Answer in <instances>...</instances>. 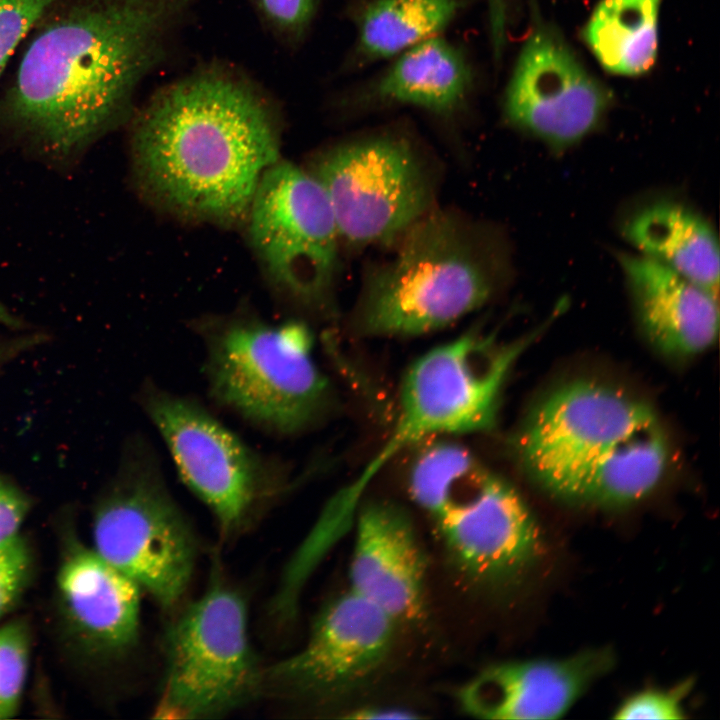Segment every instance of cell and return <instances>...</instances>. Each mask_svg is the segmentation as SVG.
<instances>
[{
  "instance_id": "6da1fadb",
  "label": "cell",
  "mask_w": 720,
  "mask_h": 720,
  "mask_svg": "<svg viewBox=\"0 0 720 720\" xmlns=\"http://www.w3.org/2000/svg\"><path fill=\"white\" fill-rule=\"evenodd\" d=\"M199 0H57L0 97V131L71 157L129 121Z\"/></svg>"
},
{
  "instance_id": "7a4b0ae2",
  "label": "cell",
  "mask_w": 720,
  "mask_h": 720,
  "mask_svg": "<svg viewBox=\"0 0 720 720\" xmlns=\"http://www.w3.org/2000/svg\"><path fill=\"white\" fill-rule=\"evenodd\" d=\"M144 195L184 219L244 222L264 172L279 160V129L256 84L222 64L158 89L130 118Z\"/></svg>"
},
{
  "instance_id": "3957f363",
  "label": "cell",
  "mask_w": 720,
  "mask_h": 720,
  "mask_svg": "<svg viewBox=\"0 0 720 720\" xmlns=\"http://www.w3.org/2000/svg\"><path fill=\"white\" fill-rule=\"evenodd\" d=\"M516 449L529 475L553 496L604 507L648 495L668 460L667 439L654 411L590 380L551 393L528 417Z\"/></svg>"
},
{
  "instance_id": "277c9868",
  "label": "cell",
  "mask_w": 720,
  "mask_h": 720,
  "mask_svg": "<svg viewBox=\"0 0 720 720\" xmlns=\"http://www.w3.org/2000/svg\"><path fill=\"white\" fill-rule=\"evenodd\" d=\"M394 243L392 257L366 273L357 327L383 337L418 336L481 308L493 294L495 270L472 223L430 210Z\"/></svg>"
},
{
  "instance_id": "5b68a950",
  "label": "cell",
  "mask_w": 720,
  "mask_h": 720,
  "mask_svg": "<svg viewBox=\"0 0 720 720\" xmlns=\"http://www.w3.org/2000/svg\"><path fill=\"white\" fill-rule=\"evenodd\" d=\"M212 397L247 421L280 435L303 432L327 411L330 385L301 321L214 320L201 327Z\"/></svg>"
},
{
  "instance_id": "8992f818",
  "label": "cell",
  "mask_w": 720,
  "mask_h": 720,
  "mask_svg": "<svg viewBox=\"0 0 720 720\" xmlns=\"http://www.w3.org/2000/svg\"><path fill=\"white\" fill-rule=\"evenodd\" d=\"M526 344L500 343L494 335L470 330L417 358L402 380L389 437L360 477L370 482L422 440L490 429L504 383Z\"/></svg>"
},
{
  "instance_id": "52a82bcc",
  "label": "cell",
  "mask_w": 720,
  "mask_h": 720,
  "mask_svg": "<svg viewBox=\"0 0 720 720\" xmlns=\"http://www.w3.org/2000/svg\"><path fill=\"white\" fill-rule=\"evenodd\" d=\"M93 539L94 550L162 608H173L184 595L196 561V540L157 459L142 441L128 447L100 500Z\"/></svg>"
},
{
  "instance_id": "ba28073f",
  "label": "cell",
  "mask_w": 720,
  "mask_h": 720,
  "mask_svg": "<svg viewBox=\"0 0 720 720\" xmlns=\"http://www.w3.org/2000/svg\"><path fill=\"white\" fill-rule=\"evenodd\" d=\"M155 718L223 716L263 692L241 594L216 577L168 626Z\"/></svg>"
},
{
  "instance_id": "9c48e42d",
  "label": "cell",
  "mask_w": 720,
  "mask_h": 720,
  "mask_svg": "<svg viewBox=\"0 0 720 720\" xmlns=\"http://www.w3.org/2000/svg\"><path fill=\"white\" fill-rule=\"evenodd\" d=\"M142 407L184 484L224 532L238 530L286 488L280 464L249 447L198 402L146 384Z\"/></svg>"
},
{
  "instance_id": "30bf717a",
  "label": "cell",
  "mask_w": 720,
  "mask_h": 720,
  "mask_svg": "<svg viewBox=\"0 0 720 720\" xmlns=\"http://www.w3.org/2000/svg\"><path fill=\"white\" fill-rule=\"evenodd\" d=\"M244 222L274 287L303 306L327 305L341 239L317 180L306 169L279 159L262 175Z\"/></svg>"
},
{
  "instance_id": "8fae6325",
  "label": "cell",
  "mask_w": 720,
  "mask_h": 720,
  "mask_svg": "<svg viewBox=\"0 0 720 720\" xmlns=\"http://www.w3.org/2000/svg\"><path fill=\"white\" fill-rule=\"evenodd\" d=\"M306 170L327 195L340 239L354 246L394 243L432 208L431 177L400 137L331 147Z\"/></svg>"
},
{
  "instance_id": "7c38bea8",
  "label": "cell",
  "mask_w": 720,
  "mask_h": 720,
  "mask_svg": "<svg viewBox=\"0 0 720 720\" xmlns=\"http://www.w3.org/2000/svg\"><path fill=\"white\" fill-rule=\"evenodd\" d=\"M457 568L480 584L510 581L542 553L540 528L519 493L479 462L426 512Z\"/></svg>"
},
{
  "instance_id": "4fadbf2b",
  "label": "cell",
  "mask_w": 720,
  "mask_h": 720,
  "mask_svg": "<svg viewBox=\"0 0 720 720\" xmlns=\"http://www.w3.org/2000/svg\"><path fill=\"white\" fill-rule=\"evenodd\" d=\"M611 104L610 90L586 69L560 32L536 20L506 89L507 120L562 151L592 133Z\"/></svg>"
},
{
  "instance_id": "5bb4252c",
  "label": "cell",
  "mask_w": 720,
  "mask_h": 720,
  "mask_svg": "<svg viewBox=\"0 0 720 720\" xmlns=\"http://www.w3.org/2000/svg\"><path fill=\"white\" fill-rule=\"evenodd\" d=\"M397 622L348 590L318 614L304 646L264 672L263 690L324 699L368 680L387 660Z\"/></svg>"
},
{
  "instance_id": "9a60e30c",
  "label": "cell",
  "mask_w": 720,
  "mask_h": 720,
  "mask_svg": "<svg viewBox=\"0 0 720 720\" xmlns=\"http://www.w3.org/2000/svg\"><path fill=\"white\" fill-rule=\"evenodd\" d=\"M614 665L607 648L561 659H532L492 665L458 691L464 712L481 719H557Z\"/></svg>"
},
{
  "instance_id": "2e32d148",
  "label": "cell",
  "mask_w": 720,
  "mask_h": 720,
  "mask_svg": "<svg viewBox=\"0 0 720 720\" xmlns=\"http://www.w3.org/2000/svg\"><path fill=\"white\" fill-rule=\"evenodd\" d=\"M425 560L409 514L391 501L364 505L357 516L349 566L352 592L396 622L423 609Z\"/></svg>"
},
{
  "instance_id": "e0dca14e",
  "label": "cell",
  "mask_w": 720,
  "mask_h": 720,
  "mask_svg": "<svg viewBox=\"0 0 720 720\" xmlns=\"http://www.w3.org/2000/svg\"><path fill=\"white\" fill-rule=\"evenodd\" d=\"M619 262L646 335L663 352L690 356L718 335V293L642 255L622 253Z\"/></svg>"
},
{
  "instance_id": "ac0fdd59",
  "label": "cell",
  "mask_w": 720,
  "mask_h": 720,
  "mask_svg": "<svg viewBox=\"0 0 720 720\" xmlns=\"http://www.w3.org/2000/svg\"><path fill=\"white\" fill-rule=\"evenodd\" d=\"M58 585L72 622L88 639L110 651L136 641L140 587L94 549H74L60 568Z\"/></svg>"
},
{
  "instance_id": "d6986e66",
  "label": "cell",
  "mask_w": 720,
  "mask_h": 720,
  "mask_svg": "<svg viewBox=\"0 0 720 720\" xmlns=\"http://www.w3.org/2000/svg\"><path fill=\"white\" fill-rule=\"evenodd\" d=\"M623 232L640 254L718 293V238L694 210L680 203L657 202L636 212Z\"/></svg>"
},
{
  "instance_id": "ffe728a7",
  "label": "cell",
  "mask_w": 720,
  "mask_h": 720,
  "mask_svg": "<svg viewBox=\"0 0 720 720\" xmlns=\"http://www.w3.org/2000/svg\"><path fill=\"white\" fill-rule=\"evenodd\" d=\"M470 83L462 54L436 35L403 51L377 91L386 100L448 113L463 101Z\"/></svg>"
},
{
  "instance_id": "44dd1931",
  "label": "cell",
  "mask_w": 720,
  "mask_h": 720,
  "mask_svg": "<svg viewBox=\"0 0 720 720\" xmlns=\"http://www.w3.org/2000/svg\"><path fill=\"white\" fill-rule=\"evenodd\" d=\"M662 0H601L586 22L582 36L609 73L640 76L655 64Z\"/></svg>"
},
{
  "instance_id": "7402d4cb",
  "label": "cell",
  "mask_w": 720,
  "mask_h": 720,
  "mask_svg": "<svg viewBox=\"0 0 720 720\" xmlns=\"http://www.w3.org/2000/svg\"><path fill=\"white\" fill-rule=\"evenodd\" d=\"M459 0H377L364 12L360 48L387 58L438 35L455 17Z\"/></svg>"
},
{
  "instance_id": "603a6c76",
  "label": "cell",
  "mask_w": 720,
  "mask_h": 720,
  "mask_svg": "<svg viewBox=\"0 0 720 720\" xmlns=\"http://www.w3.org/2000/svg\"><path fill=\"white\" fill-rule=\"evenodd\" d=\"M30 637L20 621L0 628V720L16 715L28 673Z\"/></svg>"
},
{
  "instance_id": "cb8c5ba5",
  "label": "cell",
  "mask_w": 720,
  "mask_h": 720,
  "mask_svg": "<svg viewBox=\"0 0 720 720\" xmlns=\"http://www.w3.org/2000/svg\"><path fill=\"white\" fill-rule=\"evenodd\" d=\"M57 0H0V76Z\"/></svg>"
},
{
  "instance_id": "d4e9b609",
  "label": "cell",
  "mask_w": 720,
  "mask_h": 720,
  "mask_svg": "<svg viewBox=\"0 0 720 720\" xmlns=\"http://www.w3.org/2000/svg\"><path fill=\"white\" fill-rule=\"evenodd\" d=\"M319 0H249L265 27L278 39L295 40L311 22Z\"/></svg>"
},
{
  "instance_id": "484cf974",
  "label": "cell",
  "mask_w": 720,
  "mask_h": 720,
  "mask_svg": "<svg viewBox=\"0 0 720 720\" xmlns=\"http://www.w3.org/2000/svg\"><path fill=\"white\" fill-rule=\"evenodd\" d=\"M689 685L670 690L648 689L626 699L616 710V719H683V699Z\"/></svg>"
},
{
  "instance_id": "4316f807",
  "label": "cell",
  "mask_w": 720,
  "mask_h": 720,
  "mask_svg": "<svg viewBox=\"0 0 720 720\" xmlns=\"http://www.w3.org/2000/svg\"><path fill=\"white\" fill-rule=\"evenodd\" d=\"M30 565L29 547L19 534L0 545V617L22 592Z\"/></svg>"
},
{
  "instance_id": "83f0119b",
  "label": "cell",
  "mask_w": 720,
  "mask_h": 720,
  "mask_svg": "<svg viewBox=\"0 0 720 720\" xmlns=\"http://www.w3.org/2000/svg\"><path fill=\"white\" fill-rule=\"evenodd\" d=\"M29 507L24 492L0 476V545L19 534Z\"/></svg>"
},
{
  "instance_id": "f1b7e54d",
  "label": "cell",
  "mask_w": 720,
  "mask_h": 720,
  "mask_svg": "<svg viewBox=\"0 0 720 720\" xmlns=\"http://www.w3.org/2000/svg\"><path fill=\"white\" fill-rule=\"evenodd\" d=\"M348 718L353 719H412L417 715L412 711L395 707H366L352 711Z\"/></svg>"
},
{
  "instance_id": "f546056e",
  "label": "cell",
  "mask_w": 720,
  "mask_h": 720,
  "mask_svg": "<svg viewBox=\"0 0 720 720\" xmlns=\"http://www.w3.org/2000/svg\"><path fill=\"white\" fill-rule=\"evenodd\" d=\"M491 33L502 34L506 26V2L505 0H488Z\"/></svg>"
},
{
  "instance_id": "4dcf8cb0",
  "label": "cell",
  "mask_w": 720,
  "mask_h": 720,
  "mask_svg": "<svg viewBox=\"0 0 720 720\" xmlns=\"http://www.w3.org/2000/svg\"><path fill=\"white\" fill-rule=\"evenodd\" d=\"M13 358V349L6 339L0 340V368Z\"/></svg>"
}]
</instances>
